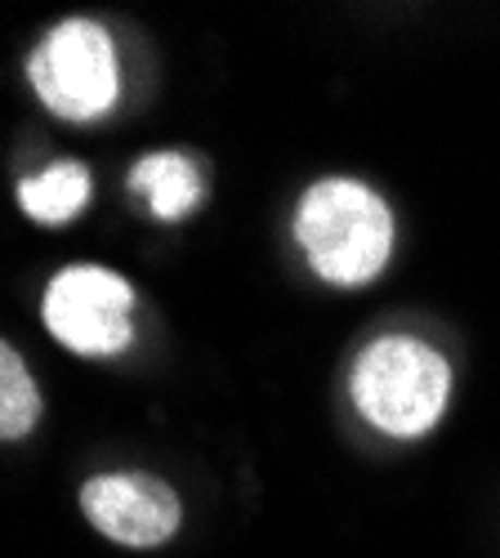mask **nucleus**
I'll list each match as a JSON object with an SVG mask.
<instances>
[{
  "label": "nucleus",
  "instance_id": "obj_8",
  "mask_svg": "<svg viewBox=\"0 0 500 558\" xmlns=\"http://www.w3.org/2000/svg\"><path fill=\"white\" fill-rule=\"evenodd\" d=\"M40 425V385L23 353L0 340V442H23Z\"/></svg>",
  "mask_w": 500,
  "mask_h": 558
},
{
  "label": "nucleus",
  "instance_id": "obj_5",
  "mask_svg": "<svg viewBox=\"0 0 500 558\" xmlns=\"http://www.w3.org/2000/svg\"><path fill=\"white\" fill-rule=\"evenodd\" d=\"M81 514L99 536L125 549H157L166 545L179 523H184V505L179 492L157 474H95L81 487Z\"/></svg>",
  "mask_w": 500,
  "mask_h": 558
},
{
  "label": "nucleus",
  "instance_id": "obj_7",
  "mask_svg": "<svg viewBox=\"0 0 500 558\" xmlns=\"http://www.w3.org/2000/svg\"><path fill=\"white\" fill-rule=\"evenodd\" d=\"M89 202V170L81 161H54L50 170H40L32 179L19 183V206L32 223L59 228L68 219H76Z\"/></svg>",
  "mask_w": 500,
  "mask_h": 558
},
{
  "label": "nucleus",
  "instance_id": "obj_2",
  "mask_svg": "<svg viewBox=\"0 0 500 558\" xmlns=\"http://www.w3.org/2000/svg\"><path fill=\"white\" fill-rule=\"evenodd\" d=\"M451 393L447 357L412 336H385L353 366V402L389 438H420L438 425Z\"/></svg>",
  "mask_w": 500,
  "mask_h": 558
},
{
  "label": "nucleus",
  "instance_id": "obj_3",
  "mask_svg": "<svg viewBox=\"0 0 500 558\" xmlns=\"http://www.w3.org/2000/svg\"><path fill=\"white\" fill-rule=\"evenodd\" d=\"M27 81L36 89V99L63 121L108 117L117 104V89H121L117 50H112L108 27L95 19H63L32 50Z\"/></svg>",
  "mask_w": 500,
  "mask_h": 558
},
{
  "label": "nucleus",
  "instance_id": "obj_6",
  "mask_svg": "<svg viewBox=\"0 0 500 558\" xmlns=\"http://www.w3.org/2000/svg\"><path fill=\"white\" fill-rule=\"evenodd\" d=\"M130 193H139L148 202L153 219L179 223L202 206L206 179H202L197 161L184 153H148L130 166Z\"/></svg>",
  "mask_w": 500,
  "mask_h": 558
},
{
  "label": "nucleus",
  "instance_id": "obj_1",
  "mask_svg": "<svg viewBox=\"0 0 500 558\" xmlns=\"http://www.w3.org/2000/svg\"><path fill=\"white\" fill-rule=\"evenodd\" d=\"M295 238L322 282L367 287L393 255V215L367 183L322 179L300 202Z\"/></svg>",
  "mask_w": 500,
  "mask_h": 558
},
{
  "label": "nucleus",
  "instance_id": "obj_4",
  "mask_svg": "<svg viewBox=\"0 0 500 558\" xmlns=\"http://www.w3.org/2000/svg\"><path fill=\"white\" fill-rule=\"evenodd\" d=\"M134 287L103 264H68L50 277L40 317L50 336L81 357H117L134 340Z\"/></svg>",
  "mask_w": 500,
  "mask_h": 558
}]
</instances>
